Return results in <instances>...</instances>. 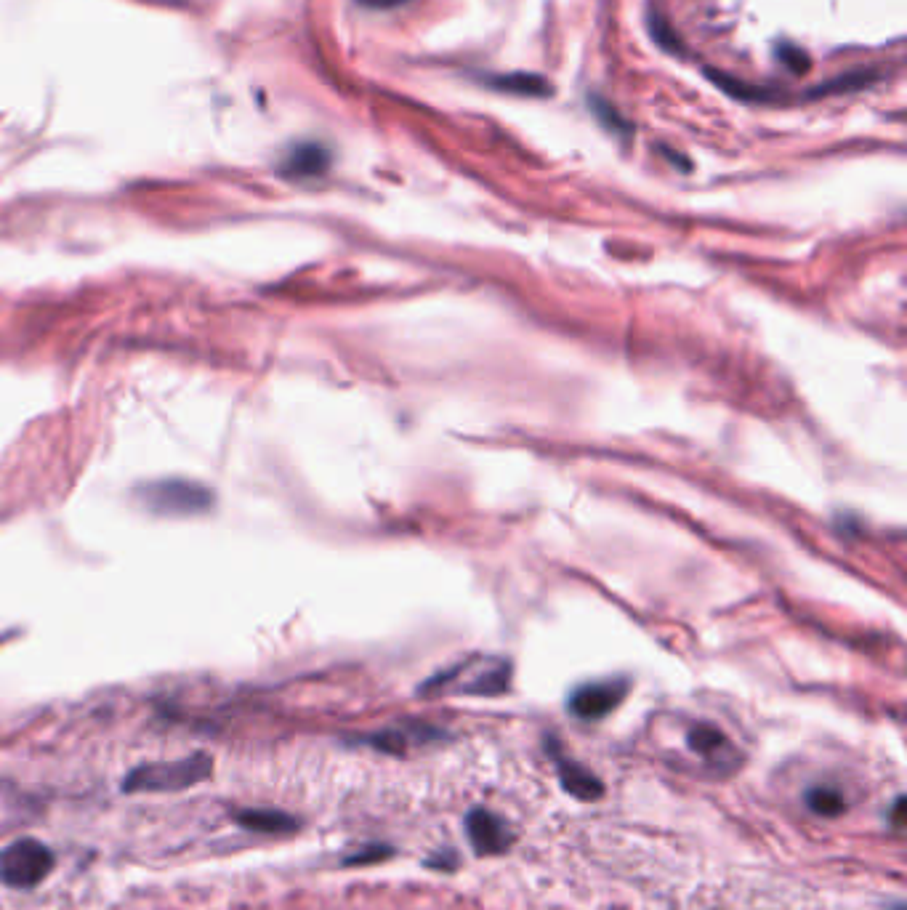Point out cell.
Segmentation results:
<instances>
[{"mask_svg":"<svg viewBox=\"0 0 907 910\" xmlns=\"http://www.w3.org/2000/svg\"><path fill=\"white\" fill-rule=\"evenodd\" d=\"M213 772V759L208 754H192L179 761L163 764H141L123 777L126 793H173L195 788Z\"/></svg>","mask_w":907,"mask_h":910,"instance_id":"cell-1","label":"cell"},{"mask_svg":"<svg viewBox=\"0 0 907 910\" xmlns=\"http://www.w3.org/2000/svg\"><path fill=\"white\" fill-rule=\"evenodd\" d=\"M56 857L51 847L38 839H16L0 849V884L8 889H35L54 871Z\"/></svg>","mask_w":907,"mask_h":910,"instance_id":"cell-2","label":"cell"},{"mask_svg":"<svg viewBox=\"0 0 907 910\" xmlns=\"http://www.w3.org/2000/svg\"><path fill=\"white\" fill-rule=\"evenodd\" d=\"M136 501L157 514L189 517V514H203L211 509L213 493L192 479H157L136 490Z\"/></svg>","mask_w":907,"mask_h":910,"instance_id":"cell-3","label":"cell"},{"mask_svg":"<svg viewBox=\"0 0 907 910\" xmlns=\"http://www.w3.org/2000/svg\"><path fill=\"white\" fill-rule=\"evenodd\" d=\"M463 828H466L469 844L477 855H503L514 844V833L506 825V820L485 807L469 809L463 817Z\"/></svg>","mask_w":907,"mask_h":910,"instance_id":"cell-4","label":"cell"},{"mask_svg":"<svg viewBox=\"0 0 907 910\" xmlns=\"http://www.w3.org/2000/svg\"><path fill=\"white\" fill-rule=\"evenodd\" d=\"M628 692V684L623 679H610V682L583 684L572 692L570 714L578 716L580 722H599L607 714L623 703Z\"/></svg>","mask_w":907,"mask_h":910,"instance_id":"cell-5","label":"cell"},{"mask_svg":"<svg viewBox=\"0 0 907 910\" xmlns=\"http://www.w3.org/2000/svg\"><path fill=\"white\" fill-rule=\"evenodd\" d=\"M551 756H554V761H556V772H559V780H562L564 791L580 801L602 799L604 785H602V780L591 772V769L580 767V764H575V761L559 756V751H556L554 746H551Z\"/></svg>","mask_w":907,"mask_h":910,"instance_id":"cell-6","label":"cell"},{"mask_svg":"<svg viewBox=\"0 0 907 910\" xmlns=\"http://www.w3.org/2000/svg\"><path fill=\"white\" fill-rule=\"evenodd\" d=\"M330 165V152L322 144L304 142L296 144L293 150L285 155L280 171L290 179H312V176H322L328 171Z\"/></svg>","mask_w":907,"mask_h":910,"instance_id":"cell-7","label":"cell"},{"mask_svg":"<svg viewBox=\"0 0 907 910\" xmlns=\"http://www.w3.org/2000/svg\"><path fill=\"white\" fill-rule=\"evenodd\" d=\"M232 820L243 825L245 831L256 833H293L298 828L296 817L277 812V809H237Z\"/></svg>","mask_w":907,"mask_h":910,"instance_id":"cell-8","label":"cell"},{"mask_svg":"<svg viewBox=\"0 0 907 910\" xmlns=\"http://www.w3.org/2000/svg\"><path fill=\"white\" fill-rule=\"evenodd\" d=\"M485 86L517 96H551L554 88L543 75L532 72H509V75H487Z\"/></svg>","mask_w":907,"mask_h":910,"instance_id":"cell-9","label":"cell"},{"mask_svg":"<svg viewBox=\"0 0 907 910\" xmlns=\"http://www.w3.org/2000/svg\"><path fill=\"white\" fill-rule=\"evenodd\" d=\"M689 748L695 754L705 756V759H719L721 751H727L729 740L724 738V732H719L711 724H695L687 735Z\"/></svg>","mask_w":907,"mask_h":910,"instance_id":"cell-10","label":"cell"},{"mask_svg":"<svg viewBox=\"0 0 907 910\" xmlns=\"http://www.w3.org/2000/svg\"><path fill=\"white\" fill-rule=\"evenodd\" d=\"M804 801L806 807L820 817H838L846 812L844 796H841L836 788H828V785H814V788H809Z\"/></svg>","mask_w":907,"mask_h":910,"instance_id":"cell-11","label":"cell"},{"mask_svg":"<svg viewBox=\"0 0 907 910\" xmlns=\"http://www.w3.org/2000/svg\"><path fill=\"white\" fill-rule=\"evenodd\" d=\"M876 80H881L878 72L870 70H857V72H846V75H838V78L828 80L825 86L814 88L809 96H830V94H849V91H860V88H870Z\"/></svg>","mask_w":907,"mask_h":910,"instance_id":"cell-12","label":"cell"},{"mask_svg":"<svg viewBox=\"0 0 907 910\" xmlns=\"http://www.w3.org/2000/svg\"><path fill=\"white\" fill-rule=\"evenodd\" d=\"M588 104H591V112L596 115V120H599L607 131L623 136V139H628V136L634 134V126H631V123L620 115L615 104H610L607 99H602V96H596V94L588 96Z\"/></svg>","mask_w":907,"mask_h":910,"instance_id":"cell-13","label":"cell"},{"mask_svg":"<svg viewBox=\"0 0 907 910\" xmlns=\"http://www.w3.org/2000/svg\"><path fill=\"white\" fill-rule=\"evenodd\" d=\"M708 78L713 80V83H716V86L721 88V91H724V94H729V96H737V99H743V102H756V99H772V94H764V91H761V88H751V86H745L743 80H735V78H729V75H724V72H713V70H708Z\"/></svg>","mask_w":907,"mask_h":910,"instance_id":"cell-14","label":"cell"},{"mask_svg":"<svg viewBox=\"0 0 907 910\" xmlns=\"http://www.w3.org/2000/svg\"><path fill=\"white\" fill-rule=\"evenodd\" d=\"M775 54L777 59H780L790 72H796V75H806V72L812 70V59H809V54L801 51L798 46H793V43H780Z\"/></svg>","mask_w":907,"mask_h":910,"instance_id":"cell-15","label":"cell"},{"mask_svg":"<svg viewBox=\"0 0 907 910\" xmlns=\"http://www.w3.org/2000/svg\"><path fill=\"white\" fill-rule=\"evenodd\" d=\"M391 855H394V849L391 847H386V844H373V847H365L360 849V852H354V855L346 857L344 865H349V868H360V865L381 863V860H386V857Z\"/></svg>","mask_w":907,"mask_h":910,"instance_id":"cell-16","label":"cell"},{"mask_svg":"<svg viewBox=\"0 0 907 910\" xmlns=\"http://www.w3.org/2000/svg\"><path fill=\"white\" fill-rule=\"evenodd\" d=\"M649 27H652V38H655L665 51H676V54H681L679 35H676L671 27H665V22L660 16H652V24H649Z\"/></svg>","mask_w":907,"mask_h":910,"instance_id":"cell-17","label":"cell"},{"mask_svg":"<svg viewBox=\"0 0 907 910\" xmlns=\"http://www.w3.org/2000/svg\"><path fill=\"white\" fill-rule=\"evenodd\" d=\"M426 865L434 868V871L453 873L455 868H458V855H455L453 849H439L437 855H431L429 860H426Z\"/></svg>","mask_w":907,"mask_h":910,"instance_id":"cell-18","label":"cell"},{"mask_svg":"<svg viewBox=\"0 0 907 910\" xmlns=\"http://www.w3.org/2000/svg\"><path fill=\"white\" fill-rule=\"evenodd\" d=\"M892 823H894V828H902V825H905V799H897V804H894V812H892Z\"/></svg>","mask_w":907,"mask_h":910,"instance_id":"cell-19","label":"cell"},{"mask_svg":"<svg viewBox=\"0 0 907 910\" xmlns=\"http://www.w3.org/2000/svg\"><path fill=\"white\" fill-rule=\"evenodd\" d=\"M360 3H365V6L370 8H391L399 6V3H405V0H360Z\"/></svg>","mask_w":907,"mask_h":910,"instance_id":"cell-20","label":"cell"}]
</instances>
